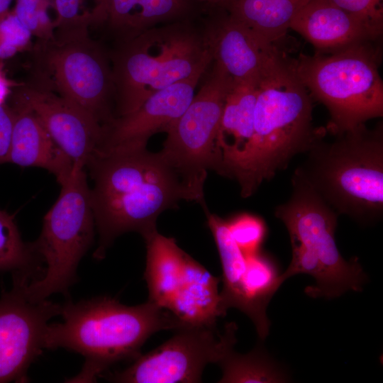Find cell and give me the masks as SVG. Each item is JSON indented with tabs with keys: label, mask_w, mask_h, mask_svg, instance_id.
I'll return each mask as SVG.
<instances>
[{
	"label": "cell",
	"mask_w": 383,
	"mask_h": 383,
	"mask_svg": "<svg viewBox=\"0 0 383 383\" xmlns=\"http://www.w3.org/2000/svg\"><path fill=\"white\" fill-rule=\"evenodd\" d=\"M92 180L90 199L98 246L94 257L101 260L121 235L137 232L144 239L157 232L156 221L181 200L206 206L160 152L147 145L128 143L96 150L85 168Z\"/></svg>",
	"instance_id": "obj_1"
},
{
	"label": "cell",
	"mask_w": 383,
	"mask_h": 383,
	"mask_svg": "<svg viewBox=\"0 0 383 383\" xmlns=\"http://www.w3.org/2000/svg\"><path fill=\"white\" fill-rule=\"evenodd\" d=\"M311 99L292 59L281 52L259 79L253 135L229 176L238 182L243 198L326 134L325 128L313 126Z\"/></svg>",
	"instance_id": "obj_2"
},
{
	"label": "cell",
	"mask_w": 383,
	"mask_h": 383,
	"mask_svg": "<svg viewBox=\"0 0 383 383\" xmlns=\"http://www.w3.org/2000/svg\"><path fill=\"white\" fill-rule=\"evenodd\" d=\"M67 299L63 321L48 324L44 335L45 349L65 348L84 357L81 371L66 382H96L113 365L138 358L156 332L188 326L149 301L129 306L106 296L77 302Z\"/></svg>",
	"instance_id": "obj_3"
},
{
	"label": "cell",
	"mask_w": 383,
	"mask_h": 383,
	"mask_svg": "<svg viewBox=\"0 0 383 383\" xmlns=\"http://www.w3.org/2000/svg\"><path fill=\"white\" fill-rule=\"evenodd\" d=\"M318 139L294 173L311 185L339 215L362 225L383 214V125L365 124Z\"/></svg>",
	"instance_id": "obj_4"
},
{
	"label": "cell",
	"mask_w": 383,
	"mask_h": 383,
	"mask_svg": "<svg viewBox=\"0 0 383 383\" xmlns=\"http://www.w3.org/2000/svg\"><path fill=\"white\" fill-rule=\"evenodd\" d=\"M109 58L115 118L133 112L154 93L205 72L213 62L204 33L180 22L119 41Z\"/></svg>",
	"instance_id": "obj_5"
},
{
	"label": "cell",
	"mask_w": 383,
	"mask_h": 383,
	"mask_svg": "<svg viewBox=\"0 0 383 383\" xmlns=\"http://www.w3.org/2000/svg\"><path fill=\"white\" fill-rule=\"evenodd\" d=\"M376 41L292 59L311 98L327 109L330 119L325 128L333 135L383 116V82L379 72L382 53Z\"/></svg>",
	"instance_id": "obj_6"
},
{
	"label": "cell",
	"mask_w": 383,
	"mask_h": 383,
	"mask_svg": "<svg viewBox=\"0 0 383 383\" xmlns=\"http://www.w3.org/2000/svg\"><path fill=\"white\" fill-rule=\"evenodd\" d=\"M94 228L90 187L82 169L61 185L57 201L43 218L38 238L32 243L45 271L40 279L26 284L30 299L43 301L56 293L70 297L69 289L77 282L79 263L93 243Z\"/></svg>",
	"instance_id": "obj_7"
},
{
	"label": "cell",
	"mask_w": 383,
	"mask_h": 383,
	"mask_svg": "<svg viewBox=\"0 0 383 383\" xmlns=\"http://www.w3.org/2000/svg\"><path fill=\"white\" fill-rule=\"evenodd\" d=\"M34 82L74 103L105 128L114 118L109 55L89 35L38 40Z\"/></svg>",
	"instance_id": "obj_8"
},
{
	"label": "cell",
	"mask_w": 383,
	"mask_h": 383,
	"mask_svg": "<svg viewBox=\"0 0 383 383\" xmlns=\"http://www.w3.org/2000/svg\"><path fill=\"white\" fill-rule=\"evenodd\" d=\"M292 184L290 197L275 208L274 216L285 225L291 241L300 243L311 250L323 268L322 284L315 289L306 287V294L330 299L348 291H362L367 277L358 259L345 260L336 245L338 214L294 172Z\"/></svg>",
	"instance_id": "obj_9"
},
{
	"label": "cell",
	"mask_w": 383,
	"mask_h": 383,
	"mask_svg": "<svg viewBox=\"0 0 383 383\" xmlns=\"http://www.w3.org/2000/svg\"><path fill=\"white\" fill-rule=\"evenodd\" d=\"M213 62L198 93L167 130L160 150L188 185L202 196L208 170L218 172L219 169L216 138L225 100L233 84L224 70Z\"/></svg>",
	"instance_id": "obj_10"
},
{
	"label": "cell",
	"mask_w": 383,
	"mask_h": 383,
	"mask_svg": "<svg viewBox=\"0 0 383 383\" xmlns=\"http://www.w3.org/2000/svg\"><path fill=\"white\" fill-rule=\"evenodd\" d=\"M237 329L234 322L228 323L222 333L216 325L185 326L125 370L101 377L122 383L201 382L205 367L218 364L233 350Z\"/></svg>",
	"instance_id": "obj_11"
},
{
	"label": "cell",
	"mask_w": 383,
	"mask_h": 383,
	"mask_svg": "<svg viewBox=\"0 0 383 383\" xmlns=\"http://www.w3.org/2000/svg\"><path fill=\"white\" fill-rule=\"evenodd\" d=\"M12 279V288L0 297V383L28 382L29 367L45 349L48 321L62 311V304L30 299L28 279Z\"/></svg>",
	"instance_id": "obj_12"
},
{
	"label": "cell",
	"mask_w": 383,
	"mask_h": 383,
	"mask_svg": "<svg viewBox=\"0 0 383 383\" xmlns=\"http://www.w3.org/2000/svg\"><path fill=\"white\" fill-rule=\"evenodd\" d=\"M11 99L30 109L74 165V172L85 169L99 148L103 126L74 103L35 86L17 89Z\"/></svg>",
	"instance_id": "obj_13"
},
{
	"label": "cell",
	"mask_w": 383,
	"mask_h": 383,
	"mask_svg": "<svg viewBox=\"0 0 383 383\" xmlns=\"http://www.w3.org/2000/svg\"><path fill=\"white\" fill-rule=\"evenodd\" d=\"M204 73H196L154 93L133 112L114 118L104 128L97 150L128 143L147 145L153 134L166 132L192 101Z\"/></svg>",
	"instance_id": "obj_14"
},
{
	"label": "cell",
	"mask_w": 383,
	"mask_h": 383,
	"mask_svg": "<svg viewBox=\"0 0 383 383\" xmlns=\"http://www.w3.org/2000/svg\"><path fill=\"white\" fill-rule=\"evenodd\" d=\"M213 61L234 83L258 80L282 52L230 14L204 33Z\"/></svg>",
	"instance_id": "obj_15"
},
{
	"label": "cell",
	"mask_w": 383,
	"mask_h": 383,
	"mask_svg": "<svg viewBox=\"0 0 383 383\" xmlns=\"http://www.w3.org/2000/svg\"><path fill=\"white\" fill-rule=\"evenodd\" d=\"M289 28L309 41L317 52H330L382 37L363 21L328 0H308L292 20Z\"/></svg>",
	"instance_id": "obj_16"
},
{
	"label": "cell",
	"mask_w": 383,
	"mask_h": 383,
	"mask_svg": "<svg viewBox=\"0 0 383 383\" xmlns=\"http://www.w3.org/2000/svg\"><path fill=\"white\" fill-rule=\"evenodd\" d=\"M13 123L8 163L38 167L52 173L64 184L74 172V165L58 146L35 114L25 105L11 99Z\"/></svg>",
	"instance_id": "obj_17"
},
{
	"label": "cell",
	"mask_w": 383,
	"mask_h": 383,
	"mask_svg": "<svg viewBox=\"0 0 383 383\" xmlns=\"http://www.w3.org/2000/svg\"><path fill=\"white\" fill-rule=\"evenodd\" d=\"M259 79L233 82L226 96L216 138L221 175L229 177L252 138Z\"/></svg>",
	"instance_id": "obj_18"
},
{
	"label": "cell",
	"mask_w": 383,
	"mask_h": 383,
	"mask_svg": "<svg viewBox=\"0 0 383 383\" xmlns=\"http://www.w3.org/2000/svg\"><path fill=\"white\" fill-rule=\"evenodd\" d=\"M220 281L187 254L182 276L168 311L188 326L216 325L217 318L226 316L221 307Z\"/></svg>",
	"instance_id": "obj_19"
},
{
	"label": "cell",
	"mask_w": 383,
	"mask_h": 383,
	"mask_svg": "<svg viewBox=\"0 0 383 383\" xmlns=\"http://www.w3.org/2000/svg\"><path fill=\"white\" fill-rule=\"evenodd\" d=\"M246 265L229 308H236L253 322L258 337L269 334L270 321L266 309L283 282L274 262L260 251L245 255Z\"/></svg>",
	"instance_id": "obj_20"
},
{
	"label": "cell",
	"mask_w": 383,
	"mask_h": 383,
	"mask_svg": "<svg viewBox=\"0 0 383 383\" xmlns=\"http://www.w3.org/2000/svg\"><path fill=\"white\" fill-rule=\"evenodd\" d=\"M146 244V281L149 301L168 310L181 280L187 254L173 238L157 231L144 239Z\"/></svg>",
	"instance_id": "obj_21"
},
{
	"label": "cell",
	"mask_w": 383,
	"mask_h": 383,
	"mask_svg": "<svg viewBox=\"0 0 383 383\" xmlns=\"http://www.w3.org/2000/svg\"><path fill=\"white\" fill-rule=\"evenodd\" d=\"M185 9L184 0H105L103 23L121 41L176 19Z\"/></svg>",
	"instance_id": "obj_22"
},
{
	"label": "cell",
	"mask_w": 383,
	"mask_h": 383,
	"mask_svg": "<svg viewBox=\"0 0 383 383\" xmlns=\"http://www.w3.org/2000/svg\"><path fill=\"white\" fill-rule=\"evenodd\" d=\"M307 1L234 0L228 6L229 14L267 42L277 45Z\"/></svg>",
	"instance_id": "obj_23"
},
{
	"label": "cell",
	"mask_w": 383,
	"mask_h": 383,
	"mask_svg": "<svg viewBox=\"0 0 383 383\" xmlns=\"http://www.w3.org/2000/svg\"><path fill=\"white\" fill-rule=\"evenodd\" d=\"M0 270L10 271L30 282L40 279L45 265L31 243H26L13 215L0 210Z\"/></svg>",
	"instance_id": "obj_24"
},
{
	"label": "cell",
	"mask_w": 383,
	"mask_h": 383,
	"mask_svg": "<svg viewBox=\"0 0 383 383\" xmlns=\"http://www.w3.org/2000/svg\"><path fill=\"white\" fill-rule=\"evenodd\" d=\"M223 375L218 381L228 382H283L288 379L283 369L273 361L262 345L242 355L233 350L219 362Z\"/></svg>",
	"instance_id": "obj_25"
},
{
	"label": "cell",
	"mask_w": 383,
	"mask_h": 383,
	"mask_svg": "<svg viewBox=\"0 0 383 383\" xmlns=\"http://www.w3.org/2000/svg\"><path fill=\"white\" fill-rule=\"evenodd\" d=\"M55 38L89 35V27L104 23L105 0H54Z\"/></svg>",
	"instance_id": "obj_26"
},
{
	"label": "cell",
	"mask_w": 383,
	"mask_h": 383,
	"mask_svg": "<svg viewBox=\"0 0 383 383\" xmlns=\"http://www.w3.org/2000/svg\"><path fill=\"white\" fill-rule=\"evenodd\" d=\"M54 0H16L13 12L38 40L55 39Z\"/></svg>",
	"instance_id": "obj_27"
},
{
	"label": "cell",
	"mask_w": 383,
	"mask_h": 383,
	"mask_svg": "<svg viewBox=\"0 0 383 383\" xmlns=\"http://www.w3.org/2000/svg\"><path fill=\"white\" fill-rule=\"evenodd\" d=\"M226 222L232 238L245 255L260 251L266 233V226L261 218L241 213Z\"/></svg>",
	"instance_id": "obj_28"
},
{
	"label": "cell",
	"mask_w": 383,
	"mask_h": 383,
	"mask_svg": "<svg viewBox=\"0 0 383 383\" xmlns=\"http://www.w3.org/2000/svg\"><path fill=\"white\" fill-rule=\"evenodd\" d=\"M33 35L13 11L0 21V60L9 58L26 48Z\"/></svg>",
	"instance_id": "obj_29"
},
{
	"label": "cell",
	"mask_w": 383,
	"mask_h": 383,
	"mask_svg": "<svg viewBox=\"0 0 383 383\" xmlns=\"http://www.w3.org/2000/svg\"><path fill=\"white\" fill-rule=\"evenodd\" d=\"M292 247V261L286 271L280 274V279L284 282L287 279L297 274H308L316 279L314 285L310 288H317L323 281V270L318 260L313 252L303 244L291 241Z\"/></svg>",
	"instance_id": "obj_30"
},
{
	"label": "cell",
	"mask_w": 383,
	"mask_h": 383,
	"mask_svg": "<svg viewBox=\"0 0 383 383\" xmlns=\"http://www.w3.org/2000/svg\"><path fill=\"white\" fill-rule=\"evenodd\" d=\"M345 11L357 16L376 33L383 32V0H328Z\"/></svg>",
	"instance_id": "obj_31"
},
{
	"label": "cell",
	"mask_w": 383,
	"mask_h": 383,
	"mask_svg": "<svg viewBox=\"0 0 383 383\" xmlns=\"http://www.w3.org/2000/svg\"><path fill=\"white\" fill-rule=\"evenodd\" d=\"M13 123V113L9 106L0 104V165L8 163L11 149Z\"/></svg>",
	"instance_id": "obj_32"
},
{
	"label": "cell",
	"mask_w": 383,
	"mask_h": 383,
	"mask_svg": "<svg viewBox=\"0 0 383 383\" xmlns=\"http://www.w3.org/2000/svg\"><path fill=\"white\" fill-rule=\"evenodd\" d=\"M9 93V84L6 78L0 72V104L4 103V100Z\"/></svg>",
	"instance_id": "obj_33"
},
{
	"label": "cell",
	"mask_w": 383,
	"mask_h": 383,
	"mask_svg": "<svg viewBox=\"0 0 383 383\" xmlns=\"http://www.w3.org/2000/svg\"><path fill=\"white\" fill-rule=\"evenodd\" d=\"M13 0H0V21L10 12L9 8Z\"/></svg>",
	"instance_id": "obj_34"
},
{
	"label": "cell",
	"mask_w": 383,
	"mask_h": 383,
	"mask_svg": "<svg viewBox=\"0 0 383 383\" xmlns=\"http://www.w3.org/2000/svg\"><path fill=\"white\" fill-rule=\"evenodd\" d=\"M211 1L225 4L229 6L234 0H210Z\"/></svg>",
	"instance_id": "obj_35"
}]
</instances>
